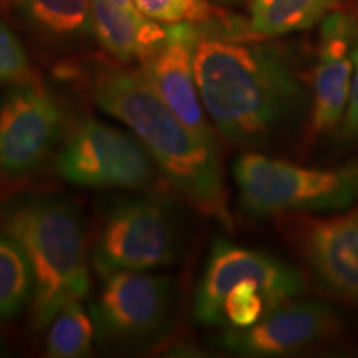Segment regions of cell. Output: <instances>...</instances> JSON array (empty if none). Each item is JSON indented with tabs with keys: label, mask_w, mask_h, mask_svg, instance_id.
Here are the masks:
<instances>
[{
	"label": "cell",
	"mask_w": 358,
	"mask_h": 358,
	"mask_svg": "<svg viewBox=\"0 0 358 358\" xmlns=\"http://www.w3.org/2000/svg\"><path fill=\"white\" fill-rule=\"evenodd\" d=\"M194 78L213 123L234 145L261 148L295 124L308 93L274 48L201 30Z\"/></svg>",
	"instance_id": "6da1fadb"
},
{
	"label": "cell",
	"mask_w": 358,
	"mask_h": 358,
	"mask_svg": "<svg viewBox=\"0 0 358 358\" xmlns=\"http://www.w3.org/2000/svg\"><path fill=\"white\" fill-rule=\"evenodd\" d=\"M92 95L103 111L131 129L182 198L231 229L219 146L199 140L141 71L103 69L93 80Z\"/></svg>",
	"instance_id": "7a4b0ae2"
},
{
	"label": "cell",
	"mask_w": 358,
	"mask_h": 358,
	"mask_svg": "<svg viewBox=\"0 0 358 358\" xmlns=\"http://www.w3.org/2000/svg\"><path fill=\"white\" fill-rule=\"evenodd\" d=\"M0 227L25 250L34 271L32 313L37 329L90 290L88 244L83 217L70 201L35 196L8 206Z\"/></svg>",
	"instance_id": "3957f363"
},
{
	"label": "cell",
	"mask_w": 358,
	"mask_h": 358,
	"mask_svg": "<svg viewBox=\"0 0 358 358\" xmlns=\"http://www.w3.org/2000/svg\"><path fill=\"white\" fill-rule=\"evenodd\" d=\"M239 203L250 216L342 211L358 203V158L332 168H306L259 153L236 159Z\"/></svg>",
	"instance_id": "277c9868"
},
{
	"label": "cell",
	"mask_w": 358,
	"mask_h": 358,
	"mask_svg": "<svg viewBox=\"0 0 358 358\" xmlns=\"http://www.w3.org/2000/svg\"><path fill=\"white\" fill-rule=\"evenodd\" d=\"M179 245L181 222L169 201L127 198L103 216L92 262L101 277L118 271H153L176 261Z\"/></svg>",
	"instance_id": "5b68a950"
},
{
	"label": "cell",
	"mask_w": 358,
	"mask_h": 358,
	"mask_svg": "<svg viewBox=\"0 0 358 358\" xmlns=\"http://www.w3.org/2000/svg\"><path fill=\"white\" fill-rule=\"evenodd\" d=\"M90 306L96 340L110 347H145L163 337L173 315L174 285L148 271H118Z\"/></svg>",
	"instance_id": "8992f818"
},
{
	"label": "cell",
	"mask_w": 358,
	"mask_h": 358,
	"mask_svg": "<svg viewBox=\"0 0 358 358\" xmlns=\"http://www.w3.org/2000/svg\"><path fill=\"white\" fill-rule=\"evenodd\" d=\"M55 166L60 178L71 185L123 189L153 185L159 171L134 134L95 118H85L70 133Z\"/></svg>",
	"instance_id": "52a82bcc"
},
{
	"label": "cell",
	"mask_w": 358,
	"mask_h": 358,
	"mask_svg": "<svg viewBox=\"0 0 358 358\" xmlns=\"http://www.w3.org/2000/svg\"><path fill=\"white\" fill-rule=\"evenodd\" d=\"M254 282L266 299L267 313L299 297L303 285L297 268L262 250L241 248L217 237L211 244L208 262L192 301V319L201 325H221L224 301L241 282Z\"/></svg>",
	"instance_id": "ba28073f"
},
{
	"label": "cell",
	"mask_w": 358,
	"mask_h": 358,
	"mask_svg": "<svg viewBox=\"0 0 358 358\" xmlns=\"http://www.w3.org/2000/svg\"><path fill=\"white\" fill-rule=\"evenodd\" d=\"M62 111L35 80L13 83L0 103V169L10 176L34 173L50 155Z\"/></svg>",
	"instance_id": "9c48e42d"
},
{
	"label": "cell",
	"mask_w": 358,
	"mask_h": 358,
	"mask_svg": "<svg viewBox=\"0 0 358 358\" xmlns=\"http://www.w3.org/2000/svg\"><path fill=\"white\" fill-rule=\"evenodd\" d=\"M340 327L342 319L329 303L292 302L266 313L248 329L226 330L219 345L241 357H282L334 337Z\"/></svg>",
	"instance_id": "30bf717a"
},
{
	"label": "cell",
	"mask_w": 358,
	"mask_h": 358,
	"mask_svg": "<svg viewBox=\"0 0 358 358\" xmlns=\"http://www.w3.org/2000/svg\"><path fill=\"white\" fill-rule=\"evenodd\" d=\"M199 38L201 29L191 22L166 25L163 42L141 60V73L169 110L199 140L217 146L196 87L194 52Z\"/></svg>",
	"instance_id": "8fae6325"
},
{
	"label": "cell",
	"mask_w": 358,
	"mask_h": 358,
	"mask_svg": "<svg viewBox=\"0 0 358 358\" xmlns=\"http://www.w3.org/2000/svg\"><path fill=\"white\" fill-rule=\"evenodd\" d=\"M357 42L358 20L350 13L334 12L322 20L310 111L313 131L337 127L345 115Z\"/></svg>",
	"instance_id": "7c38bea8"
},
{
	"label": "cell",
	"mask_w": 358,
	"mask_h": 358,
	"mask_svg": "<svg viewBox=\"0 0 358 358\" xmlns=\"http://www.w3.org/2000/svg\"><path fill=\"white\" fill-rule=\"evenodd\" d=\"M301 249L329 292L358 303V211L307 222Z\"/></svg>",
	"instance_id": "4fadbf2b"
},
{
	"label": "cell",
	"mask_w": 358,
	"mask_h": 358,
	"mask_svg": "<svg viewBox=\"0 0 358 358\" xmlns=\"http://www.w3.org/2000/svg\"><path fill=\"white\" fill-rule=\"evenodd\" d=\"M95 35L105 50L120 62L143 60L166 35V27L134 8L118 7L111 0H92Z\"/></svg>",
	"instance_id": "5bb4252c"
},
{
	"label": "cell",
	"mask_w": 358,
	"mask_h": 358,
	"mask_svg": "<svg viewBox=\"0 0 358 358\" xmlns=\"http://www.w3.org/2000/svg\"><path fill=\"white\" fill-rule=\"evenodd\" d=\"M337 0H252L249 29L259 37L307 30L324 20Z\"/></svg>",
	"instance_id": "9a60e30c"
},
{
	"label": "cell",
	"mask_w": 358,
	"mask_h": 358,
	"mask_svg": "<svg viewBox=\"0 0 358 358\" xmlns=\"http://www.w3.org/2000/svg\"><path fill=\"white\" fill-rule=\"evenodd\" d=\"M22 15L40 32L58 40L95 34L92 0H17Z\"/></svg>",
	"instance_id": "2e32d148"
},
{
	"label": "cell",
	"mask_w": 358,
	"mask_h": 358,
	"mask_svg": "<svg viewBox=\"0 0 358 358\" xmlns=\"http://www.w3.org/2000/svg\"><path fill=\"white\" fill-rule=\"evenodd\" d=\"M34 271L22 245L0 234V319L15 315L34 297Z\"/></svg>",
	"instance_id": "e0dca14e"
},
{
	"label": "cell",
	"mask_w": 358,
	"mask_h": 358,
	"mask_svg": "<svg viewBox=\"0 0 358 358\" xmlns=\"http://www.w3.org/2000/svg\"><path fill=\"white\" fill-rule=\"evenodd\" d=\"M47 335V355L52 358H80L92 352L95 325L82 301H71L53 317Z\"/></svg>",
	"instance_id": "ac0fdd59"
},
{
	"label": "cell",
	"mask_w": 358,
	"mask_h": 358,
	"mask_svg": "<svg viewBox=\"0 0 358 358\" xmlns=\"http://www.w3.org/2000/svg\"><path fill=\"white\" fill-rule=\"evenodd\" d=\"M134 3L143 15L164 25L213 20V8L203 0H134Z\"/></svg>",
	"instance_id": "d6986e66"
},
{
	"label": "cell",
	"mask_w": 358,
	"mask_h": 358,
	"mask_svg": "<svg viewBox=\"0 0 358 358\" xmlns=\"http://www.w3.org/2000/svg\"><path fill=\"white\" fill-rule=\"evenodd\" d=\"M224 319L236 329H248L267 313L266 299L254 282H241L229 290L224 301Z\"/></svg>",
	"instance_id": "ffe728a7"
},
{
	"label": "cell",
	"mask_w": 358,
	"mask_h": 358,
	"mask_svg": "<svg viewBox=\"0 0 358 358\" xmlns=\"http://www.w3.org/2000/svg\"><path fill=\"white\" fill-rule=\"evenodd\" d=\"M30 78V60L24 45L0 20V82L19 83Z\"/></svg>",
	"instance_id": "44dd1931"
},
{
	"label": "cell",
	"mask_w": 358,
	"mask_h": 358,
	"mask_svg": "<svg viewBox=\"0 0 358 358\" xmlns=\"http://www.w3.org/2000/svg\"><path fill=\"white\" fill-rule=\"evenodd\" d=\"M342 136L358 138V42L355 45V50H353V75L350 98H348L345 115H343Z\"/></svg>",
	"instance_id": "7402d4cb"
},
{
	"label": "cell",
	"mask_w": 358,
	"mask_h": 358,
	"mask_svg": "<svg viewBox=\"0 0 358 358\" xmlns=\"http://www.w3.org/2000/svg\"><path fill=\"white\" fill-rule=\"evenodd\" d=\"M111 2L116 3V6L122 8H128V10H134V8H138L136 3H134V0H111Z\"/></svg>",
	"instance_id": "603a6c76"
}]
</instances>
